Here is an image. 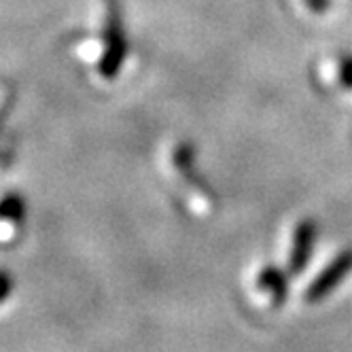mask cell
<instances>
[{
    "instance_id": "obj_1",
    "label": "cell",
    "mask_w": 352,
    "mask_h": 352,
    "mask_svg": "<svg viewBox=\"0 0 352 352\" xmlns=\"http://www.w3.org/2000/svg\"><path fill=\"white\" fill-rule=\"evenodd\" d=\"M125 58H128V41L123 34L121 26V15L115 0H109V11H107V45L102 58L98 62V70L104 79H115Z\"/></svg>"
},
{
    "instance_id": "obj_2",
    "label": "cell",
    "mask_w": 352,
    "mask_h": 352,
    "mask_svg": "<svg viewBox=\"0 0 352 352\" xmlns=\"http://www.w3.org/2000/svg\"><path fill=\"white\" fill-rule=\"evenodd\" d=\"M350 272H352V250H344V253H340L329 265H327L316 276L314 283L308 287L306 301H310V304H316V301L324 299L327 295H331L338 289V285L346 278Z\"/></svg>"
},
{
    "instance_id": "obj_3",
    "label": "cell",
    "mask_w": 352,
    "mask_h": 352,
    "mask_svg": "<svg viewBox=\"0 0 352 352\" xmlns=\"http://www.w3.org/2000/svg\"><path fill=\"white\" fill-rule=\"evenodd\" d=\"M316 240V225L312 221H301L293 232V244L289 253V272L301 274L312 257V248Z\"/></svg>"
},
{
    "instance_id": "obj_4",
    "label": "cell",
    "mask_w": 352,
    "mask_h": 352,
    "mask_svg": "<svg viewBox=\"0 0 352 352\" xmlns=\"http://www.w3.org/2000/svg\"><path fill=\"white\" fill-rule=\"evenodd\" d=\"M255 285L263 295L270 297L272 306H280L285 301V297H287V276L274 265H265L259 272Z\"/></svg>"
},
{
    "instance_id": "obj_5",
    "label": "cell",
    "mask_w": 352,
    "mask_h": 352,
    "mask_svg": "<svg viewBox=\"0 0 352 352\" xmlns=\"http://www.w3.org/2000/svg\"><path fill=\"white\" fill-rule=\"evenodd\" d=\"M23 197L17 193H7L0 199V238L13 232V228L23 223Z\"/></svg>"
},
{
    "instance_id": "obj_6",
    "label": "cell",
    "mask_w": 352,
    "mask_h": 352,
    "mask_svg": "<svg viewBox=\"0 0 352 352\" xmlns=\"http://www.w3.org/2000/svg\"><path fill=\"white\" fill-rule=\"evenodd\" d=\"M193 166H195V148L187 142L176 146L172 153V168L176 170V174H179L181 179H191L195 174Z\"/></svg>"
},
{
    "instance_id": "obj_7",
    "label": "cell",
    "mask_w": 352,
    "mask_h": 352,
    "mask_svg": "<svg viewBox=\"0 0 352 352\" xmlns=\"http://www.w3.org/2000/svg\"><path fill=\"white\" fill-rule=\"evenodd\" d=\"M336 83L344 89H352V58H338L333 62Z\"/></svg>"
},
{
    "instance_id": "obj_8",
    "label": "cell",
    "mask_w": 352,
    "mask_h": 352,
    "mask_svg": "<svg viewBox=\"0 0 352 352\" xmlns=\"http://www.w3.org/2000/svg\"><path fill=\"white\" fill-rule=\"evenodd\" d=\"M13 291V278L7 270H0V304L7 301V297L11 295Z\"/></svg>"
}]
</instances>
